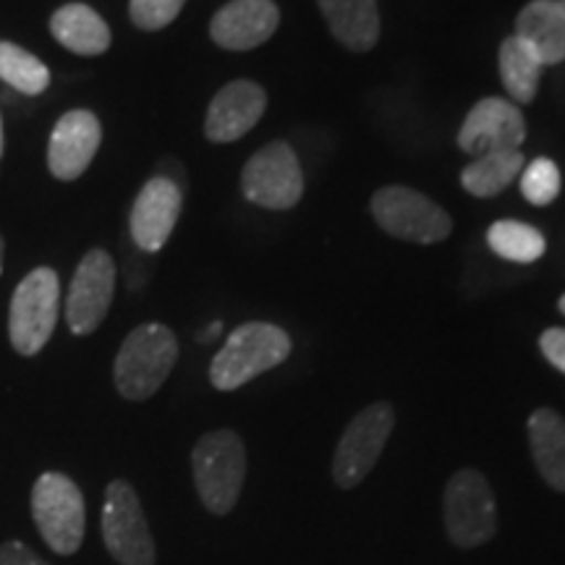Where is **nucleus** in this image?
Instances as JSON below:
<instances>
[{
  "mask_svg": "<svg viewBox=\"0 0 565 565\" xmlns=\"http://www.w3.org/2000/svg\"><path fill=\"white\" fill-rule=\"evenodd\" d=\"M540 351L557 372L565 374V328H550L540 338Z\"/></svg>",
  "mask_w": 565,
  "mask_h": 565,
  "instance_id": "obj_27",
  "label": "nucleus"
},
{
  "mask_svg": "<svg viewBox=\"0 0 565 565\" xmlns=\"http://www.w3.org/2000/svg\"><path fill=\"white\" fill-rule=\"evenodd\" d=\"M526 121L513 103L484 97L469 110L458 131V147L471 158L494 152H513L524 145Z\"/></svg>",
  "mask_w": 565,
  "mask_h": 565,
  "instance_id": "obj_12",
  "label": "nucleus"
},
{
  "mask_svg": "<svg viewBox=\"0 0 565 565\" xmlns=\"http://www.w3.org/2000/svg\"><path fill=\"white\" fill-rule=\"evenodd\" d=\"M498 66L508 97H513V100L521 105L532 103L536 97V89H540L542 68H545L532 47H529L526 42H521L515 34H511V38L503 40V45H500Z\"/></svg>",
  "mask_w": 565,
  "mask_h": 565,
  "instance_id": "obj_21",
  "label": "nucleus"
},
{
  "mask_svg": "<svg viewBox=\"0 0 565 565\" xmlns=\"http://www.w3.org/2000/svg\"><path fill=\"white\" fill-rule=\"evenodd\" d=\"M179 362V341L160 322L134 328L118 349L113 380L126 401H147L160 391Z\"/></svg>",
  "mask_w": 565,
  "mask_h": 565,
  "instance_id": "obj_2",
  "label": "nucleus"
},
{
  "mask_svg": "<svg viewBox=\"0 0 565 565\" xmlns=\"http://www.w3.org/2000/svg\"><path fill=\"white\" fill-rule=\"evenodd\" d=\"M267 92L257 82L236 79L212 97L207 118H204V137L215 145H228L249 134L259 118L265 116Z\"/></svg>",
  "mask_w": 565,
  "mask_h": 565,
  "instance_id": "obj_15",
  "label": "nucleus"
},
{
  "mask_svg": "<svg viewBox=\"0 0 565 565\" xmlns=\"http://www.w3.org/2000/svg\"><path fill=\"white\" fill-rule=\"evenodd\" d=\"M242 192L246 200L265 210H291L303 194V173L299 158L286 141H270L254 152L242 171Z\"/></svg>",
  "mask_w": 565,
  "mask_h": 565,
  "instance_id": "obj_10",
  "label": "nucleus"
},
{
  "mask_svg": "<svg viewBox=\"0 0 565 565\" xmlns=\"http://www.w3.org/2000/svg\"><path fill=\"white\" fill-rule=\"evenodd\" d=\"M221 333H223V322H212L210 328L204 330V333L200 335V341H202V343H207V341H215V338L221 335Z\"/></svg>",
  "mask_w": 565,
  "mask_h": 565,
  "instance_id": "obj_29",
  "label": "nucleus"
},
{
  "mask_svg": "<svg viewBox=\"0 0 565 565\" xmlns=\"http://www.w3.org/2000/svg\"><path fill=\"white\" fill-rule=\"evenodd\" d=\"M183 204V189L168 175H154L141 186L129 215V231L134 244L141 252H160L168 244L179 223Z\"/></svg>",
  "mask_w": 565,
  "mask_h": 565,
  "instance_id": "obj_13",
  "label": "nucleus"
},
{
  "mask_svg": "<svg viewBox=\"0 0 565 565\" xmlns=\"http://www.w3.org/2000/svg\"><path fill=\"white\" fill-rule=\"evenodd\" d=\"M103 141L100 118L92 110L63 113L47 145V168L58 181H76L92 166Z\"/></svg>",
  "mask_w": 565,
  "mask_h": 565,
  "instance_id": "obj_14",
  "label": "nucleus"
},
{
  "mask_svg": "<svg viewBox=\"0 0 565 565\" xmlns=\"http://www.w3.org/2000/svg\"><path fill=\"white\" fill-rule=\"evenodd\" d=\"M291 338L273 322H246L228 335L210 364V383L215 391H238V387L275 370L291 356Z\"/></svg>",
  "mask_w": 565,
  "mask_h": 565,
  "instance_id": "obj_1",
  "label": "nucleus"
},
{
  "mask_svg": "<svg viewBox=\"0 0 565 565\" xmlns=\"http://www.w3.org/2000/svg\"><path fill=\"white\" fill-rule=\"evenodd\" d=\"M61 315V280L53 267H38L19 282L9 309V338L21 356H38Z\"/></svg>",
  "mask_w": 565,
  "mask_h": 565,
  "instance_id": "obj_5",
  "label": "nucleus"
},
{
  "mask_svg": "<svg viewBox=\"0 0 565 565\" xmlns=\"http://www.w3.org/2000/svg\"><path fill=\"white\" fill-rule=\"evenodd\" d=\"M557 6H561V11L565 13V0H557Z\"/></svg>",
  "mask_w": 565,
  "mask_h": 565,
  "instance_id": "obj_33",
  "label": "nucleus"
},
{
  "mask_svg": "<svg viewBox=\"0 0 565 565\" xmlns=\"http://www.w3.org/2000/svg\"><path fill=\"white\" fill-rule=\"evenodd\" d=\"M445 532L461 550L482 547L498 532V508L484 475L461 469L448 479L443 492Z\"/></svg>",
  "mask_w": 565,
  "mask_h": 565,
  "instance_id": "obj_6",
  "label": "nucleus"
},
{
  "mask_svg": "<svg viewBox=\"0 0 565 565\" xmlns=\"http://www.w3.org/2000/svg\"><path fill=\"white\" fill-rule=\"evenodd\" d=\"M280 11L273 0H231L210 21V38L223 51H254L278 32Z\"/></svg>",
  "mask_w": 565,
  "mask_h": 565,
  "instance_id": "obj_16",
  "label": "nucleus"
},
{
  "mask_svg": "<svg viewBox=\"0 0 565 565\" xmlns=\"http://www.w3.org/2000/svg\"><path fill=\"white\" fill-rule=\"evenodd\" d=\"M0 79L21 95L38 97L51 87V71L38 55L13 42H0Z\"/></svg>",
  "mask_w": 565,
  "mask_h": 565,
  "instance_id": "obj_24",
  "label": "nucleus"
},
{
  "mask_svg": "<svg viewBox=\"0 0 565 565\" xmlns=\"http://www.w3.org/2000/svg\"><path fill=\"white\" fill-rule=\"evenodd\" d=\"M0 565H51L34 553L32 547H26L24 542H3L0 545Z\"/></svg>",
  "mask_w": 565,
  "mask_h": 565,
  "instance_id": "obj_28",
  "label": "nucleus"
},
{
  "mask_svg": "<svg viewBox=\"0 0 565 565\" xmlns=\"http://www.w3.org/2000/svg\"><path fill=\"white\" fill-rule=\"evenodd\" d=\"M103 540L113 561L121 565H154L158 561L145 508L126 479H113L105 487Z\"/></svg>",
  "mask_w": 565,
  "mask_h": 565,
  "instance_id": "obj_7",
  "label": "nucleus"
},
{
  "mask_svg": "<svg viewBox=\"0 0 565 565\" xmlns=\"http://www.w3.org/2000/svg\"><path fill=\"white\" fill-rule=\"evenodd\" d=\"M183 3L186 0H131L129 17L141 32H158L179 19Z\"/></svg>",
  "mask_w": 565,
  "mask_h": 565,
  "instance_id": "obj_26",
  "label": "nucleus"
},
{
  "mask_svg": "<svg viewBox=\"0 0 565 565\" xmlns=\"http://www.w3.org/2000/svg\"><path fill=\"white\" fill-rule=\"evenodd\" d=\"M515 38L526 42L542 61L555 66L565 61V13L557 0H532L515 19Z\"/></svg>",
  "mask_w": 565,
  "mask_h": 565,
  "instance_id": "obj_17",
  "label": "nucleus"
},
{
  "mask_svg": "<svg viewBox=\"0 0 565 565\" xmlns=\"http://www.w3.org/2000/svg\"><path fill=\"white\" fill-rule=\"evenodd\" d=\"M524 166L526 158L521 150L484 154V158H477L463 168L461 186L477 200H490V196L505 192L524 171Z\"/></svg>",
  "mask_w": 565,
  "mask_h": 565,
  "instance_id": "obj_22",
  "label": "nucleus"
},
{
  "mask_svg": "<svg viewBox=\"0 0 565 565\" xmlns=\"http://www.w3.org/2000/svg\"><path fill=\"white\" fill-rule=\"evenodd\" d=\"M393 427L395 412L385 401L366 406L364 412L353 416L341 443H338L333 458V479L341 490H351V487L364 482L374 463L383 456Z\"/></svg>",
  "mask_w": 565,
  "mask_h": 565,
  "instance_id": "obj_9",
  "label": "nucleus"
},
{
  "mask_svg": "<svg viewBox=\"0 0 565 565\" xmlns=\"http://www.w3.org/2000/svg\"><path fill=\"white\" fill-rule=\"evenodd\" d=\"M3 254H6V242L3 236H0V275H3Z\"/></svg>",
  "mask_w": 565,
  "mask_h": 565,
  "instance_id": "obj_30",
  "label": "nucleus"
},
{
  "mask_svg": "<svg viewBox=\"0 0 565 565\" xmlns=\"http://www.w3.org/2000/svg\"><path fill=\"white\" fill-rule=\"evenodd\" d=\"M521 194L536 207L555 202L561 194V171L550 158H536L521 171Z\"/></svg>",
  "mask_w": 565,
  "mask_h": 565,
  "instance_id": "obj_25",
  "label": "nucleus"
},
{
  "mask_svg": "<svg viewBox=\"0 0 565 565\" xmlns=\"http://www.w3.org/2000/svg\"><path fill=\"white\" fill-rule=\"evenodd\" d=\"M380 228L412 244H437L450 236L454 221L440 204L408 186H385L372 196Z\"/></svg>",
  "mask_w": 565,
  "mask_h": 565,
  "instance_id": "obj_8",
  "label": "nucleus"
},
{
  "mask_svg": "<svg viewBox=\"0 0 565 565\" xmlns=\"http://www.w3.org/2000/svg\"><path fill=\"white\" fill-rule=\"evenodd\" d=\"M487 244L498 257L515 265H532L547 249L545 236L519 221H498L487 231Z\"/></svg>",
  "mask_w": 565,
  "mask_h": 565,
  "instance_id": "obj_23",
  "label": "nucleus"
},
{
  "mask_svg": "<svg viewBox=\"0 0 565 565\" xmlns=\"http://www.w3.org/2000/svg\"><path fill=\"white\" fill-rule=\"evenodd\" d=\"M32 519L55 555H74L87 532L84 494L74 479L61 471H45L32 487Z\"/></svg>",
  "mask_w": 565,
  "mask_h": 565,
  "instance_id": "obj_4",
  "label": "nucleus"
},
{
  "mask_svg": "<svg viewBox=\"0 0 565 565\" xmlns=\"http://www.w3.org/2000/svg\"><path fill=\"white\" fill-rule=\"evenodd\" d=\"M194 484L210 513L225 515L238 503L246 479V450L233 429H215L200 437L192 450Z\"/></svg>",
  "mask_w": 565,
  "mask_h": 565,
  "instance_id": "obj_3",
  "label": "nucleus"
},
{
  "mask_svg": "<svg viewBox=\"0 0 565 565\" xmlns=\"http://www.w3.org/2000/svg\"><path fill=\"white\" fill-rule=\"evenodd\" d=\"M53 38L76 55H103L110 47V26L95 9L84 3L61 6L51 19Z\"/></svg>",
  "mask_w": 565,
  "mask_h": 565,
  "instance_id": "obj_19",
  "label": "nucleus"
},
{
  "mask_svg": "<svg viewBox=\"0 0 565 565\" xmlns=\"http://www.w3.org/2000/svg\"><path fill=\"white\" fill-rule=\"evenodd\" d=\"M333 38L353 53H366L377 45L380 11L377 0H317Z\"/></svg>",
  "mask_w": 565,
  "mask_h": 565,
  "instance_id": "obj_18",
  "label": "nucleus"
},
{
  "mask_svg": "<svg viewBox=\"0 0 565 565\" xmlns=\"http://www.w3.org/2000/svg\"><path fill=\"white\" fill-rule=\"evenodd\" d=\"M529 445L536 471L557 492H565V419L553 408L529 416Z\"/></svg>",
  "mask_w": 565,
  "mask_h": 565,
  "instance_id": "obj_20",
  "label": "nucleus"
},
{
  "mask_svg": "<svg viewBox=\"0 0 565 565\" xmlns=\"http://www.w3.org/2000/svg\"><path fill=\"white\" fill-rule=\"evenodd\" d=\"M116 294V263L105 249H89L71 278L66 322L74 335H92L110 312Z\"/></svg>",
  "mask_w": 565,
  "mask_h": 565,
  "instance_id": "obj_11",
  "label": "nucleus"
},
{
  "mask_svg": "<svg viewBox=\"0 0 565 565\" xmlns=\"http://www.w3.org/2000/svg\"><path fill=\"white\" fill-rule=\"evenodd\" d=\"M557 307H561V312L565 315V296H563V299H561V303H557Z\"/></svg>",
  "mask_w": 565,
  "mask_h": 565,
  "instance_id": "obj_32",
  "label": "nucleus"
},
{
  "mask_svg": "<svg viewBox=\"0 0 565 565\" xmlns=\"http://www.w3.org/2000/svg\"><path fill=\"white\" fill-rule=\"evenodd\" d=\"M0 158H3V118H0Z\"/></svg>",
  "mask_w": 565,
  "mask_h": 565,
  "instance_id": "obj_31",
  "label": "nucleus"
}]
</instances>
